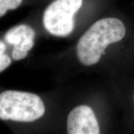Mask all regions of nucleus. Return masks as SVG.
Returning a JSON list of instances; mask_svg holds the SVG:
<instances>
[{"instance_id": "f257e3e1", "label": "nucleus", "mask_w": 134, "mask_h": 134, "mask_svg": "<svg viewBox=\"0 0 134 134\" xmlns=\"http://www.w3.org/2000/svg\"><path fill=\"white\" fill-rule=\"evenodd\" d=\"M126 28L123 22L115 18L98 20L81 37L77 44L78 60L85 66L99 62L107 47L124 38Z\"/></svg>"}, {"instance_id": "f03ea898", "label": "nucleus", "mask_w": 134, "mask_h": 134, "mask_svg": "<svg viewBox=\"0 0 134 134\" xmlns=\"http://www.w3.org/2000/svg\"><path fill=\"white\" fill-rule=\"evenodd\" d=\"M46 111L41 98L35 94L6 91L0 94V119L31 122L38 119Z\"/></svg>"}, {"instance_id": "7ed1b4c3", "label": "nucleus", "mask_w": 134, "mask_h": 134, "mask_svg": "<svg viewBox=\"0 0 134 134\" xmlns=\"http://www.w3.org/2000/svg\"><path fill=\"white\" fill-rule=\"evenodd\" d=\"M82 4L83 0H54L43 13L46 29L53 36H68L74 30L75 15Z\"/></svg>"}, {"instance_id": "20e7f679", "label": "nucleus", "mask_w": 134, "mask_h": 134, "mask_svg": "<svg viewBox=\"0 0 134 134\" xmlns=\"http://www.w3.org/2000/svg\"><path fill=\"white\" fill-rule=\"evenodd\" d=\"M67 132L69 134L99 133V126L93 109L86 105L73 109L67 118Z\"/></svg>"}, {"instance_id": "39448f33", "label": "nucleus", "mask_w": 134, "mask_h": 134, "mask_svg": "<svg viewBox=\"0 0 134 134\" xmlns=\"http://www.w3.org/2000/svg\"><path fill=\"white\" fill-rule=\"evenodd\" d=\"M36 33L32 28L26 24H21L9 29L4 38L8 44L17 47L27 40L34 39Z\"/></svg>"}, {"instance_id": "423d86ee", "label": "nucleus", "mask_w": 134, "mask_h": 134, "mask_svg": "<svg viewBox=\"0 0 134 134\" xmlns=\"http://www.w3.org/2000/svg\"><path fill=\"white\" fill-rule=\"evenodd\" d=\"M23 0H0V18L4 16L9 10L19 8Z\"/></svg>"}, {"instance_id": "0eeeda50", "label": "nucleus", "mask_w": 134, "mask_h": 134, "mask_svg": "<svg viewBox=\"0 0 134 134\" xmlns=\"http://www.w3.org/2000/svg\"><path fill=\"white\" fill-rule=\"evenodd\" d=\"M28 52L24 51L20 48L14 47L12 51V58L14 60L16 61H18V60H21L25 57H26V56L27 55Z\"/></svg>"}, {"instance_id": "6e6552de", "label": "nucleus", "mask_w": 134, "mask_h": 134, "mask_svg": "<svg viewBox=\"0 0 134 134\" xmlns=\"http://www.w3.org/2000/svg\"><path fill=\"white\" fill-rule=\"evenodd\" d=\"M11 60L8 55L4 53L0 58V73L11 65Z\"/></svg>"}, {"instance_id": "1a4fd4ad", "label": "nucleus", "mask_w": 134, "mask_h": 134, "mask_svg": "<svg viewBox=\"0 0 134 134\" xmlns=\"http://www.w3.org/2000/svg\"><path fill=\"white\" fill-rule=\"evenodd\" d=\"M6 48V47L5 43L3 42V41H0V58H1V56L4 53Z\"/></svg>"}, {"instance_id": "9d476101", "label": "nucleus", "mask_w": 134, "mask_h": 134, "mask_svg": "<svg viewBox=\"0 0 134 134\" xmlns=\"http://www.w3.org/2000/svg\"><path fill=\"white\" fill-rule=\"evenodd\" d=\"M133 103H134V95H133Z\"/></svg>"}]
</instances>
